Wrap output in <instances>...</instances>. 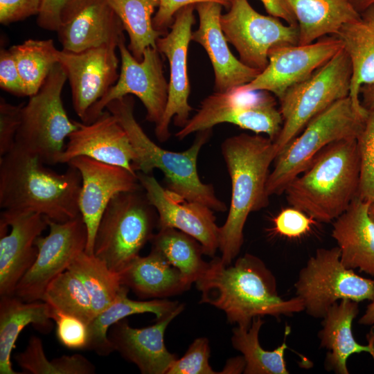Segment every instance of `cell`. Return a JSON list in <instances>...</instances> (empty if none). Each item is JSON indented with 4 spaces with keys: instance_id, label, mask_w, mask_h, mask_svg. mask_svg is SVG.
<instances>
[{
    "instance_id": "obj_39",
    "label": "cell",
    "mask_w": 374,
    "mask_h": 374,
    "mask_svg": "<svg viewBox=\"0 0 374 374\" xmlns=\"http://www.w3.org/2000/svg\"><path fill=\"white\" fill-rule=\"evenodd\" d=\"M357 144L360 161L357 196L371 203L374 202V108L368 110Z\"/></svg>"
},
{
    "instance_id": "obj_20",
    "label": "cell",
    "mask_w": 374,
    "mask_h": 374,
    "mask_svg": "<svg viewBox=\"0 0 374 374\" xmlns=\"http://www.w3.org/2000/svg\"><path fill=\"white\" fill-rule=\"evenodd\" d=\"M124 31L107 0H66L56 32L63 50L80 52L105 44L118 46Z\"/></svg>"
},
{
    "instance_id": "obj_18",
    "label": "cell",
    "mask_w": 374,
    "mask_h": 374,
    "mask_svg": "<svg viewBox=\"0 0 374 374\" xmlns=\"http://www.w3.org/2000/svg\"><path fill=\"white\" fill-rule=\"evenodd\" d=\"M80 173V213L88 233L85 252L93 254L95 235L101 217L111 199L117 194L143 189L137 177L121 166L100 162L85 156L70 160Z\"/></svg>"
},
{
    "instance_id": "obj_3",
    "label": "cell",
    "mask_w": 374,
    "mask_h": 374,
    "mask_svg": "<svg viewBox=\"0 0 374 374\" xmlns=\"http://www.w3.org/2000/svg\"><path fill=\"white\" fill-rule=\"evenodd\" d=\"M221 148L231 179V197L226 220L220 227L219 249L222 262L229 265L243 244L249 215L269 204L266 185L277 154L274 142L258 134L230 136Z\"/></svg>"
},
{
    "instance_id": "obj_46",
    "label": "cell",
    "mask_w": 374,
    "mask_h": 374,
    "mask_svg": "<svg viewBox=\"0 0 374 374\" xmlns=\"http://www.w3.org/2000/svg\"><path fill=\"white\" fill-rule=\"evenodd\" d=\"M42 0H0V23L8 25L38 15Z\"/></svg>"
},
{
    "instance_id": "obj_1",
    "label": "cell",
    "mask_w": 374,
    "mask_h": 374,
    "mask_svg": "<svg viewBox=\"0 0 374 374\" xmlns=\"http://www.w3.org/2000/svg\"><path fill=\"white\" fill-rule=\"evenodd\" d=\"M200 303L224 311L227 321L249 328L257 317L292 316L304 311L302 301L278 295L276 279L258 257L246 253L234 265H225L215 257L204 274L195 282Z\"/></svg>"
},
{
    "instance_id": "obj_38",
    "label": "cell",
    "mask_w": 374,
    "mask_h": 374,
    "mask_svg": "<svg viewBox=\"0 0 374 374\" xmlns=\"http://www.w3.org/2000/svg\"><path fill=\"white\" fill-rule=\"evenodd\" d=\"M15 362L24 373L93 374L95 366L80 354L62 355L49 361L44 353L42 339L31 336L25 350L17 353Z\"/></svg>"
},
{
    "instance_id": "obj_35",
    "label": "cell",
    "mask_w": 374,
    "mask_h": 374,
    "mask_svg": "<svg viewBox=\"0 0 374 374\" xmlns=\"http://www.w3.org/2000/svg\"><path fill=\"white\" fill-rule=\"evenodd\" d=\"M67 270L74 273L82 282L91 299L93 312L98 314L110 305L123 285L118 273L94 254L80 253Z\"/></svg>"
},
{
    "instance_id": "obj_21",
    "label": "cell",
    "mask_w": 374,
    "mask_h": 374,
    "mask_svg": "<svg viewBox=\"0 0 374 374\" xmlns=\"http://www.w3.org/2000/svg\"><path fill=\"white\" fill-rule=\"evenodd\" d=\"M0 224V296L13 295L19 282L35 262V242L48 226L46 217L28 211L3 210Z\"/></svg>"
},
{
    "instance_id": "obj_23",
    "label": "cell",
    "mask_w": 374,
    "mask_h": 374,
    "mask_svg": "<svg viewBox=\"0 0 374 374\" xmlns=\"http://www.w3.org/2000/svg\"><path fill=\"white\" fill-rule=\"evenodd\" d=\"M184 309L178 307L169 314L157 319L152 326L136 328L123 319L111 326L107 337L114 351L137 366L143 374H167L178 358L165 345L164 335L169 323Z\"/></svg>"
},
{
    "instance_id": "obj_13",
    "label": "cell",
    "mask_w": 374,
    "mask_h": 374,
    "mask_svg": "<svg viewBox=\"0 0 374 374\" xmlns=\"http://www.w3.org/2000/svg\"><path fill=\"white\" fill-rule=\"evenodd\" d=\"M220 25L229 43L245 65L262 71L269 50L279 45L298 44V26L285 25L279 18L258 12L247 0H230Z\"/></svg>"
},
{
    "instance_id": "obj_32",
    "label": "cell",
    "mask_w": 374,
    "mask_h": 374,
    "mask_svg": "<svg viewBox=\"0 0 374 374\" xmlns=\"http://www.w3.org/2000/svg\"><path fill=\"white\" fill-rule=\"evenodd\" d=\"M151 250L159 253L169 264L177 269L190 287L206 271L201 244L193 237L174 228L159 229L150 240Z\"/></svg>"
},
{
    "instance_id": "obj_37",
    "label": "cell",
    "mask_w": 374,
    "mask_h": 374,
    "mask_svg": "<svg viewBox=\"0 0 374 374\" xmlns=\"http://www.w3.org/2000/svg\"><path fill=\"white\" fill-rule=\"evenodd\" d=\"M41 300L46 303L52 311L77 317L88 324L96 317L87 289L81 280L69 270L51 281Z\"/></svg>"
},
{
    "instance_id": "obj_45",
    "label": "cell",
    "mask_w": 374,
    "mask_h": 374,
    "mask_svg": "<svg viewBox=\"0 0 374 374\" xmlns=\"http://www.w3.org/2000/svg\"><path fill=\"white\" fill-rule=\"evenodd\" d=\"M207 1L219 3L227 8L230 5V0H159L158 10L152 18L153 28L165 35L174 21L175 14L180 9Z\"/></svg>"
},
{
    "instance_id": "obj_17",
    "label": "cell",
    "mask_w": 374,
    "mask_h": 374,
    "mask_svg": "<svg viewBox=\"0 0 374 374\" xmlns=\"http://www.w3.org/2000/svg\"><path fill=\"white\" fill-rule=\"evenodd\" d=\"M137 177L147 199L157 213L158 229H178L196 239L205 255L214 257L219 249L220 227L216 224L213 211L163 188L150 174L137 172Z\"/></svg>"
},
{
    "instance_id": "obj_42",
    "label": "cell",
    "mask_w": 374,
    "mask_h": 374,
    "mask_svg": "<svg viewBox=\"0 0 374 374\" xmlns=\"http://www.w3.org/2000/svg\"><path fill=\"white\" fill-rule=\"evenodd\" d=\"M276 233L289 238H299L308 233L315 220L301 210L292 207L282 210L274 219Z\"/></svg>"
},
{
    "instance_id": "obj_25",
    "label": "cell",
    "mask_w": 374,
    "mask_h": 374,
    "mask_svg": "<svg viewBox=\"0 0 374 374\" xmlns=\"http://www.w3.org/2000/svg\"><path fill=\"white\" fill-rule=\"evenodd\" d=\"M370 204L356 196L334 220L332 237L346 267L359 269L374 277V222L368 214Z\"/></svg>"
},
{
    "instance_id": "obj_28",
    "label": "cell",
    "mask_w": 374,
    "mask_h": 374,
    "mask_svg": "<svg viewBox=\"0 0 374 374\" xmlns=\"http://www.w3.org/2000/svg\"><path fill=\"white\" fill-rule=\"evenodd\" d=\"M50 306L42 300L25 301L15 295H3L0 299V373L21 374L12 368L11 354L16 341L28 325L42 333L53 327Z\"/></svg>"
},
{
    "instance_id": "obj_53",
    "label": "cell",
    "mask_w": 374,
    "mask_h": 374,
    "mask_svg": "<svg viewBox=\"0 0 374 374\" xmlns=\"http://www.w3.org/2000/svg\"><path fill=\"white\" fill-rule=\"evenodd\" d=\"M368 214L372 220L374 222V202H371L369 205Z\"/></svg>"
},
{
    "instance_id": "obj_36",
    "label": "cell",
    "mask_w": 374,
    "mask_h": 374,
    "mask_svg": "<svg viewBox=\"0 0 374 374\" xmlns=\"http://www.w3.org/2000/svg\"><path fill=\"white\" fill-rule=\"evenodd\" d=\"M12 53L27 96L35 94L54 66L59 63V50L52 39H28L9 48Z\"/></svg>"
},
{
    "instance_id": "obj_9",
    "label": "cell",
    "mask_w": 374,
    "mask_h": 374,
    "mask_svg": "<svg viewBox=\"0 0 374 374\" xmlns=\"http://www.w3.org/2000/svg\"><path fill=\"white\" fill-rule=\"evenodd\" d=\"M66 80L64 69L56 64L39 90L29 96L21 109L15 145L47 164H55L66 139L78 127V122L69 118L62 103V91Z\"/></svg>"
},
{
    "instance_id": "obj_31",
    "label": "cell",
    "mask_w": 374,
    "mask_h": 374,
    "mask_svg": "<svg viewBox=\"0 0 374 374\" xmlns=\"http://www.w3.org/2000/svg\"><path fill=\"white\" fill-rule=\"evenodd\" d=\"M129 289L121 287L114 301L98 314L89 323L88 343L85 350L95 352L100 356H108L114 349L107 337L109 329L116 322L127 317L142 313H153L156 319L162 318L179 305L166 299L134 301L127 296Z\"/></svg>"
},
{
    "instance_id": "obj_52",
    "label": "cell",
    "mask_w": 374,
    "mask_h": 374,
    "mask_svg": "<svg viewBox=\"0 0 374 374\" xmlns=\"http://www.w3.org/2000/svg\"><path fill=\"white\" fill-rule=\"evenodd\" d=\"M350 1L359 14L374 4V0H350Z\"/></svg>"
},
{
    "instance_id": "obj_47",
    "label": "cell",
    "mask_w": 374,
    "mask_h": 374,
    "mask_svg": "<svg viewBox=\"0 0 374 374\" xmlns=\"http://www.w3.org/2000/svg\"><path fill=\"white\" fill-rule=\"evenodd\" d=\"M66 0H42L37 24L40 28L57 31L60 24V13Z\"/></svg>"
},
{
    "instance_id": "obj_11",
    "label": "cell",
    "mask_w": 374,
    "mask_h": 374,
    "mask_svg": "<svg viewBox=\"0 0 374 374\" xmlns=\"http://www.w3.org/2000/svg\"><path fill=\"white\" fill-rule=\"evenodd\" d=\"M223 123L256 134L263 133L274 141L283 120L274 96L266 91H247L240 87L214 92L205 98L196 114L175 134L181 140L190 134L212 129Z\"/></svg>"
},
{
    "instance_id": "obj_50",
    "label": "cell",
    "mask_w": 374,
    "mask_h": 374,
    "mask_svg": "<svg viewBox=\"0 0 374 374\" xmlns=\"http://www.w3.org/2000/svg\"><path fill=\"white\" fill-rule=\"evenodd\" d=\"M246 362L242 357H233L229 359L224 369L219 373H244Z\"/></svg>"
},
{
    "instance_id": "obj_30",
    "label": "cell",
    "mask_w": 374,
    "mask_h": 374,
    "mask_svg": "<svg viewBox=\"0 0 374 374\" xmlns=\"http://www.w3.org/2000/svg\"><path fill=\"white\" fill-rule=\"evenodd\" d=\"M285 1L297 21L299 45L335 35L343 25L360 17L350 0Z\"/></svg>"
},
{
    "instance_id": "obj_22",
    "label": "cell",
    "mask_w": 374,
    "mask_h": 374,
    "mask_svg": "<svg viewBox=\"0 0 374 374\" xmlns=\"http://www.w3.org/2000/svg\"><path fill=\"white\" fill-rule=\"evenodd\" d=\"M85 156L96 161L121 166L132 172L136 159L129 136L116 118L107 109L92 123L78 122V127L68 137L55 163H67L72 159Z\"/></svg>"
},
{
    "instance_id": "obj_6",
    "label": "cell",
    "mask_w": 374,
    "mask_h": 374,
    "mask_svg": "<svg viewBox=\"0 0 374 374\" xmlns=\"http://www.w3.org/2000/svg\"><path fill=\"white\" fill-rule=\"evenodd\" d=\"M366 117L357 111L350 96L335 102L314 116L275 158L267 181V195L283 193L287 186L329 144L342 139H357Z\"/></svg>"
},
{
    "instance_id": "obj_51",
    "label": "cell",
    "mask_w": 374,
    "mask_h": 374,
    "mask_svg": "<svg viewBox=\"0 0 374 374\" xmlns=\"http://www.w3.org/2000/svg\"><path fill=\"white\" fill-rule=\"evenodd\" d=\"M359 323L366 326L374 325V296L367 305L364 313L359 319Z\"/></svg>"
},
{
    "instance_id": "obj_48",
    "label": "cell",
    "mask_w": 374,
    "mask_h": 374,
    "mask_svg": "<svg viewBox=\"0 0 374 374\" xmlns=\"http://www.w3.org/2000/svg\"><path fill=\"white\" fill-rule=\"evenodd\" d=\"M269 15L285 20L287 24L297 26L296 19L285 0H260Z\"/></svg>"
},
{
    "instance_id": "obj_40",
    "label": "cell",
    "mask_w": 374,
    "mask_h": 374,
    "mask_svg": "<svg viewBox=\"0 0 374 374\" xmlns=\"http://www.w3.org/2000/svg\"><path fill=\"white\" fill-rule=\"evenodd\" d=\"M210 346L206 337L195 339L186 353L177 359L167 374H215L209 364Z\"/></svg>"
},
{
    "instance_id": "obj_7",
    "label": "cell",
    "mask_w": 374,
    "mask_h": 374,
    "mask_svg": "<svg viewBox=\"0 0 374 374\" xmlns=\"http://www.w3.org/2000/svg\"><path fill=\"white\" fill-rule=\"evenodd\" d=\"M157 224V213L143 189L120 193L111 199L101 217L93 254L118 273L139 255Z\"/></svg>"
},
{
    "instance_id": "obj_27",
    "label": "cell",
    "mask_w": 374,
    "mask_h": 374,
    "mask_svg": "<svg viewBox=\"0 0 374 374\" xmlns=\"http://www.w3.org/2000/svg\"><path fill=\"white\" fill-rule=\"evenodd\" d=\"M339 39L352 64L349 96L355 108L366 116L361 104L359 91L364 84L374 82V4L360 13V17L343 25L333 35Z\"/></svg>"
},
{
    "instance_id": "obj_14",
    "label": "cell",
    "mask_w": 374,
    "mask_h": 374,
    "mask_svg": "<svg viewBox=\"0 0 374 374\" xmlns=\"http://www.w3.org/2000/svg\"><path fill=\"white\" fill-rule=\"evenodd\" d=\"M46 220L49 233L37 238V258L14 292V295L25 301L41 300L51 281L67 270L87 247V229L80 215L64 222L48 218Z\"/></svg>"
},
{
    "instance_id": "obj_4",
    "label": "cell",
    "mask_w": 374,
    "mask_h": 374,
    "mask_svg": "<svg viewBox=\"0 0 374 374\" xmlns=\"http://www.w3.org/2000/svg\"><path fill=\"white\" fill-rule=\"evenodd\" d=\"M360 161L356 139L333 142L286 187L287 202L313 218L336 220L357 196Z\"/></svg>"
},
{
    "instance_id": "obj_24",
    "label": "cell",
    "mask_w": 374,
    "mask_h": 374,
    "mask_svg": "<svg viewBox=\"0 0 374 374\" xmlns=\"http://www.w3.org/2000/svg\"><path fill=\"white\" fill-rule=\"evenodd\" d=\"M223 7L217 2L197 3L199 27L191 35V41L200 44L210 59L215 92H225L248 84L261 72L243 64L230 51L220 25Z\"/></svg>"
},
{
    "instance_id": "obj_33",
    "label": "cell",
    "mask_w": 374,
    "mask_h": 374,
    "mask_svg": "<svg viewBox=\"0 0 374 374\" xmlns=\"http://www.w3.org/2000/svg\"><path fill=\"white\" fill-rule=\"evenodd\" d=\"M120 18L129 37L127 48L141 61L144 51L157 48V39L164 35L153 28L152 15L159 6V0H107Z\"/></svg>"
},
{
    "instance_id": "obj_19",
    "label": "cell",
    "mask_w": 374,
    "mask_h": 374,
    "mask_svg": "<svg viewBox=\"0 0 374 374\" xmlns=\"http://www.w3.org/2000/svg\"><path fill=\"white\" fill-rule=\"evenodd\" d=\"M116 48L105 44L80 52L59 50V63L71 86L73 109L81 120L118 78Z\"/></svg>"
},
{
    "instance_id": "obj_12",
    "label": "cell",
    "mask_w": 374,
    "mask_h": 374,
    "mask_svg": "<svg viewBox=\"0 0 374 374\" xmlns=\"http://www.w3.org/2000/svg\"><path fill=\"white\" fill-rule=\"evenodd\" d=\"M121 69L116 83L94 104L82 120L84 123L94 121L111 101L129 94L135 95L146 110V120L158 125L166 110L168 97V82L163 70L161 53L157 48L148 47L141 61L136 60L123 37L118 45Z\"/></svg>"
},
{
    "instance_id": "obj_34",
    "label": "cell",
    "mask_w": 374,
    "mask_h": 374,
    "mask_svg": "<svg viewBox=\"0 0 374 374\" xmlns=\"http://www.w3.org/2000/svg\"><path fill=\"white\" fill-rule=\"evenodd\" d=\"M264 323L261 317H255L249 328L237 326L233 330L231 343L244 358L245 374H288L285 361L287 348L285 340L273 350L261 347L259 332Z\"/></svg>"
},
{
    "instance_id": "obj_16",
    "label": "cell",
    "mask_w": 374,
    "mask_h": 374,
    "mask_svg": "<svg viewBox=\"0 0 374 374\" xmlns=\"http://www.w3.org/2000/svg\"><path fill=\"white\" fill-rule=\"evenodd\" d=\"M335 36L323 37L309 44H285L271 48L269 62L251 82L240 87L247 91H266L280 100L291 87L306 80L341 49Z\"/></svg>"
},
{
    "instance_id": "obj_41",
    "label": "cell",
    "mask_w": 374,
    "mask_h": 374,
    "mask_svg": "<svg viewBox=\"0 0 374 374\" xmlns=\"http://www.w3.org/2000/svg\"><path fill=\"white\" fill-rule=\"evenodd\" d=\"M51 312L52 319L56 324V336L59 342L69 349H86L89 324L77 317L61 312Z\"/></svg>"
},
{
    "instance_id": "obj_8",
    "label": "cell",
    "mask_w": 374,
    "mask_h": 374,
    "mask_svg": "<svg viewBox=\"0 0 374 374\" xmlns=\"http://www.w3.org/2000/svg\"><path fill=\"white\" fill-rule=\"evenodd\" d=\"M352 64L341 49L306 80L289 88L279 100L283 123L274 141L280 154L317 114L349 96Z\"/></svg>"
},
{
    "instance_id": "obj_29",
    "label": "cell",
    "mask_w": 374,
    "mask_h": 374,
    "mask_svg": "<svg viewBox=\"0 0 374 374\" xmlns=\"http://www.w3.org/2000/svg\"><path fill=\"white\" fill-rule=\"evenodd\" d=\"M118 275L121 284L141 299H166L190 288L179 271L153 250L136 256Z\"/></svg>"
},
{
    "instance_id": "obj_49",
    "label": "cell",
    "mask_w": 374,
    "mask_h": 374,
    "mask_svg": "<svg viewBox=\"0 0 374 374\" xmlns=\"http://www.w3.org/2000/svg\"><path fill=\"white\" fill-rule=\"evenodd\" d=\"M362 96L361 101L362 105L369 110L374 108V82L368 84H364L361 87L359 91Z\"/></svg>"
},
{
    "instance_id": "obj_26",
    "label": "cell",
    "mask_w": 374,
    "mask_h": 374,
    "mask_svg": "<svg viewBox=\"0 0 374 374\" xmlns=\"http://www.w3.org/2000/svg\"><path fill=\"white\" fill-rule=\"evenodd\" d=\"M358 303L341 300L332 305L323 318L318 337L320 346L328 350L324 362L328 371L348 374L346 362L355 353H368L374 360V332L371 331L367 346L357 342L353 335L352 324L359 313Z\"/></svg>"
},
{
    "instance_id": "obj_10",
    "label": "cell",
    "mask_w": 374,
    "mask_h": 374,
    "mask_svg": "<svg viewBox=\"0 0 374 374\" xmlns=\"http://www.w3.org/2000/svg\"><path fill=\"white\" fill-rule=\"evenodd\" d=\"M339 247L319 248L300 270L294 287L304 311L323 318L329 308L344 299L361 302L374 296V280L364 278L346 267Z\"/></svg>"
},
{
    "instance_id": "obj_2",
    "label": "cell",
    "mask_w": 374,
    "mask_h": 374,
    "mask_svg": "<svg viewBox=\"0 0 374 374\" xmlns=\"http://www.w3.org/2000/svg\"><path fill=\"white\" fill-rule=\"evenodd\" d=\"M40 158L15 145L0 157V206L3 210L28 211L64 222L80 215V172L69 166L58 173L44 166Z\"/></svg>"
},
{
    "instance_id": "obj_15",
    "label": "cell",
    "mask_w": 374,
    "mask_h": 374,
    "mask_svg": "<svg viewBox=\"0 0 374 374\" xmlns=\"http://www.w3.org/2000/svg\"><path fill=\"white\" fill-rule=\"evenodd\" d=\"M195 5L180 9L175 15L170 31L156 42L158 51L168 59L170 65L168 97L161 122L155 125V134L161 142L170 136L169 126L183 127L190 119L192 107L188 103L190 85L188 74V51L191 41L192 27L195 22Z\"/></svg>"
},
{
    "instance_id": "obj_43",
    "label": "cell",
    "mask_w": 374,
    "mask_h": 374,
    "mask_svg": "<svg viewBox=\"0 0 374 374\" xmlns=\"http://www.w3.org/2000/svg\"><path fill=\"white\" fill-rule=\"evenodd\" d=\"M24 105H14L0 98V157L15 145Z\"/></svg>"
},
{
    "instance_id": "obj_44",
    "label": "cell",
    "mask_w": 374,
    "mask_h": 374,
    "mask_svg": "<svg viewBox=\"0 0 374 374\" xmlns=\"http://www.w3.org/2000/svg\"><path fill=\"white\" fill-rule=\"evenodd\" d=\"M0 87L17 96H28L12 53L3 48L0 51Z\"/></svg>"
},
{
    "instance_id": "obj_5",
    "label": "cell",
    "mask_w": 374,
    "mask_h": 374,
    "mask_svg": "<svg viewBox=\"0 0 374 374\" xmlns=\"http://www.w3.org/2000/svg\"><path fill=\"white\" fill-rule=\"evenodd\" d=\"M134 100L130 96L111 101L106 106L127 132L136 154L135 172L150 174L161 170L169 190L190 202H197L213 211L224 212L225 204L217 198L213 186L203 183L197 172V158L212 129L197 132L193 145L183 152L166 150L153 142L134 115Z\"/></svg>"
}]
</instances>
